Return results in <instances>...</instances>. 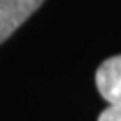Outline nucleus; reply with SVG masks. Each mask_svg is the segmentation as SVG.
<instances>
[{
    "mask_svg": "<svg viewBox=\"0 0 121 121\" xmlns=\"http://www.w3.org/2000/svg\"><path fill=\"white\" fill-rule=\"evenodd\" d=\"M98 121H121V103L108 105L105 110L99 114Z\"/></svg>",
    "mask_w": 121,
    "mask_h": 121,
    "instance_id": "7ed1b4c3",
    "label": "nucleus"
},
{
    "mask_svg": "<svg viewBox=\"0 0 121 121\" xmlns=\"http://www.w3.org/2000/svg\"><path fill=\"white\" fill-rule=\"evenodd\" d=\"M43 0H0V43L24 24Z\"/></svg>",
    "mask_w": 121,
    "mask_h": 121,
    "instance_id": "f257e3e1",
    "label": "nucleus"
},
{
    "mask_svg": "<svg viewBox=\"0 0 121 121\" xmlns=\"http://www.w3.org/2000/svg\"><path fill=\"white\" fill-rule=\"evenodd\" d=\"M96 87L108 105L121 103V54L107 58L96 71Z\"/></svg>",
    "mask_w": 121,
    "mask_h": 121,
    "instance_id": "f03ea898",
    "label": "nucleus"
}]
</instances>
